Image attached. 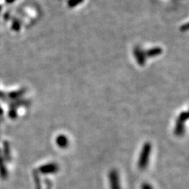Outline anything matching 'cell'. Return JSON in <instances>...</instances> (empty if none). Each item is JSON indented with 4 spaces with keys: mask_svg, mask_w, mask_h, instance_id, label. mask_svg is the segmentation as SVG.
Masks as SVG:
<instances>
[{
    "mask_svg": "<svg viewBox=\"0 0 189 189\" xmlns=\"http://www.w3.org/2000/svg\"><path fill=\"white\" fill-rule=\"evenodd\" d=\"M151 151H152V146H151V144L149 142L145 143L144 146H143L140 154L139 160H138V167L141 170H145L148 167Z\"/></svg>",
    "mask_w": 189,
    "mask_h": 189,
    "instance_id": "cell-1",
    "label": "cell"
},
{
    "mask_svg": "<svg viewBox=\"0 0 189 189\" xmlns=\"http://www.w3.org/2000/svg\"><path fill=\"white\" fill-rule=\"evenodd\" d=\"M188 119V114L187 112H181L179 115L178 118L176 122L175 128H174V134L177 136H181L184 135L185 131V123Z\"/></svg>",
    "mask_w": 189,
    "mask_h": 189,
    "instance_id": "cell-2",
    "label": "cell"
},
{
    "mask_svg": "<svg viewBox=\"0 0 189 189\" xmlns=\"http://www.w3.org/2000/svg\"><path fill=\"white\" fill-rule=\"evenodd\" d=\"M109 181L110 189H122L119 174L116 170H112L109 173Z\"/></svg>",
    "mask_w": 189,
    "mask_h": 189,
    "instance_id": "cell-3",
    "label": "cell"
},
{
    "mask_svg": "<svg viewBox=\"0 0 189 189\" xmlns=\"http://www.w3.org/2000/svg\"><path fill=\"white\" fill-rule=\"evenodd\" d=\"M59 167L56 163H48L42 165L39 169V171L43 174H54L58 172Z\"/></svg>",
    "mask_w": 189,
    "mask_h": 189,
    "instance_id": "cell-4",
    "label": "cell"
},
{
    "mask_svg": "<svg viewBox=\"0 0 189 189\" xmlns=\"http://www.w3.org/2000/svg\"><path fill=\"white\" fill-rule=\"evenodd\" d=\"M134 55H135V60H136L137 63L140 65V66H144L146 64V60H147V58L145 56V53H144V50H142L140 47H136L134 49Z\"/></svg>",
    "mask_w": 189,
    "mask_h": 189,
    "instance_id": "cell-5",
    "label": "cell"
},
{
    "mask_svg": "<svg viewBox=\"0 0 189 189\" xmlns=\"http://www.w3.org/2000/svg\"><path fill=\"white\" fill-rule=\"evenodd\" d=\"M55 143L58 148H62V149H66L68 148L70 142H69L68 137L66 135L61 134V135H58L56 137Z\"/></svg>",
    "mask_w": 189,
    "mask_h": 189,
    "instance_id": "cell-6",
    "label": "cell"
},
{
    "mask_svg": "<svg viewBox=\"0 0 189 189\" xmlns=\"http://www.w3.org/2000/svg\"><path fill=\"white\" fill-rule=\"evenodd\" d=\"M146 58H154L159 56L162 53V49L159 47H154L148 49V50H144Z\"/></svg>",
    "mask_w": 189,
    "mask_h": 189,
    "instance_id": "cell-7",
    "label": "cell"
},
{
    "mask_svg": "<svg viewBox=\"0 0 189 189\" xmlns=\"http://www.w3.org/2000/svg\"><path fill=\"white\" fill-rule=\"evenodd\" d=\"M84 0H69L68 1V6L71 8H73V7L78 6L79 4L82 3Z\"/></svg>",
    "mask_w": 189,
    "mask_h": 189,
    "instance_id": "cell-8",
    "label": "cell"
},
{
    "mask_svg": "<svg viewBox=\"0 0 189 189\" xmlns=\"http://www.w3.org/2000/svg\"><path fill=\"white\" fill-rule=\"evenodd\" d=\"M141 189H154V187L148 183H144L141 185Z\"/></svg>",
    "mask_w": 189,
    "mask_h": 189,
    "instance_id": "cell-9",
    "label": "cell"
},
{
    "mask_svg": "<svg viewBox=\"0 0 189 189\" xmlns=\"http://www.w3.org/2000/svg\"><path fill=\"white\" fill-rule=\"evenodd\" d=\"M180 30L183 32H187V30H188V24L187 23H186L185 24H184L183 26H181V28H180Z\"/></svg>",
    "mask_w": 189,
    "mask_h": 189,
    "instance_id": "cell-10",
    "label": "cell"
}]
</instances>
